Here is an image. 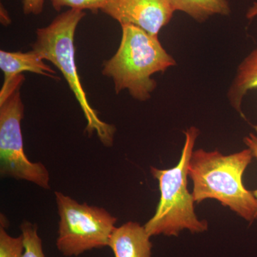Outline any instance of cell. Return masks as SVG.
<instances>
[{"instance_id":"cell-18","label":"cell","mask_w":257,"mask_h":257,"mask_svg":"<svg viewBox=\"0 0 257 257\" xmlns=\"http://www.w3.org/2000/svg\"><path fill=\"white\" fill-rule=\"evenodd\" d=\"M257 17V2L253 3V5L248 8L246 12V18L248 20H253Z\"/></svg>"},{"instance_id":"cell-4","label":"cell","mask_w":257,"mask_h":257,"mask_svg":"<svg viewBox=\"0 0 257 257\" xmlns=\"http://www.w3.org/2000/svg\"><path fill=\"white\" fill-rule=\"evenodd\" d=\"M199 135L195 126L184 132L185 143L182 156L173 168L160 170L150 167L152 175L158 180L161 194L155 214L145 225L151 237L161 234L177 236L184 229L199 233L208 229L207 221L198 219L194 212V198L187 188L189 161Z\"/></svg>"},{"instance_id":"cell-3","label":"cell","mask_w":257,"mask_h":257,"mask_svg":"<svg viewBox=\"0 0 257 257\" xmlns=\"http://www.w3.org/2000/svg\"><path fill=\"white\" fill-rule=\"evenodd\" d=\"M85 15L84 11L72 9L59 15L48 26L37 29L32 48L62 72L87 120L88 135L95 133L104 146L110 147L116 128L103 121L89 104L76 65L74 35Z\"/></svg>"},{"instance_id":"cell-8","label":"cell","mask_w":257,"mask_h":257,"mask_svg":"<svg viewBox=\"0 0 257 257\" xmlns=\"http://www.w3.org/2000/svg\"><path fill=\"white\" fill-rule=\"evenodd\" d=\"M150 238L145 226L128 221L115 228L108 246L115 257H152Z\"/></svg>"},{"instance_id":"cell-16","label":"cell","mask_w":257,"mask_h":257,"mask_svg":"<svg viewBox=\"0 0 257 257\" xmlns=\"http://www.w3.org/2000/svg\"><path fill=\"white\" fill-rule=\"evenodd\" d=\"M243 143L248 149L252 152L253 157L257 159V137L253 133H250L248 136L243 138ZM253 195L257 199V189L253 191Z\"/></svg>"},{"instance_id":"cell-11","label":"cell","mask_w":257,"mask_h":257,"mask_svg":"<svg viewBox=\"0 0 257 257\" xmlns=\"http://www.w3.org/2000/svg\"><path fill=\"white\" fill-rule=\"evenodd\" d=\"M175 12H182L198 23H204L215 15L228 16L231 8L228 0H170Z\"/></svg>"},{"instance_id":"cell-19","label":"cell","mask_w":257,"mask_h":257,"mask_svg":"<svg viewBox=\"0 0 257 257\" xmlns=\"http://www.w3.org/2000/svg\"><path fill=\"white\" fill-rule=\"evenodd\" d=\"M253 128H254L255 131L257 133V125H253Z\"/></svg>"},{"instance_id":"cell-5","label":"cell","mask_w":257,"mask_h":257,"mask_svg":"<svg viewBox=\"0 0 257 257\" xmlns=\"http://www.w3.org/2000/svg\"><path fill=\"white\" fill-rule=\"evenodd\" d=\"M58 208L57 247L64 256H77L94 248L108 246L117 219L104 208L79 204L55 192Z\"/></svg>"},{"instance_id":"cell-17","label":"cell","mask_w":257,"mask_h":257,"mask_svg":"<svg viewBox=\"0 0 257 257\" xmlns=\"http://www.w3.org/2000/svg\"><path fill=\"white\" fill-rule=\"evenodd\" d=\"M0 19H1V23L3 25H8L11 23V19H10L9 13L3 6V5H1V8H0Z\"/></svg>"},{"instance_id":"cell-15","label":"cell","mask_w":257,"mask_h":257,"mask_svg":"<svg viewBox=\"0 0 257 257\" xmlns=\"http://www.w3.org/2000/svg\"><path fill=\"white\" fill-rule=\"evenodd\" d=\"M45 0H23V11L25 15H40L43 11Z\"/></svg>"},{"instance_id":"cell-2","label":"cell","mask_w":257,"mask_h":257,"mask_svg":"<svg viewBox=\"0 0 257 257\" xmlns=\"http://www.w3.org/2000/svg\"><path fill=\"white\" fill-rule=\"evenodd\" d=\"M121 27L119 49L104 62L102 74L112 79L116 94L127 90L137 100H148L157 87L152 76L175 67L177 62L162 46L158 37L134 25Z\"/></svg>"},{"instance_id":"cell-12","label":"cell","mask_w":257,"mask_h":257,"mask_svg":"<svg viewBox=\"0 0 257 257\" xmlns=\"http://www.w3.org/2000/svg\"><path fill=\"white\" fill-rule=\"evenodd\" d=\"M24 238L25 251L23 257H46L36 224L25 221L20 226Z\"/></svg>"},{"instance_id":"cell-6","label":"cell","mask_w":257,"mask_h":257,"mask_svg":"<svg viewBox=\"0 0 257 257\" xmlns=\"http://www.w3.org/2000/svg\"><path fill=\"white\" fill-rule=\"evenodd\" d=\"M19 87L8 99L0 103V174L28 181L50 189V173L41 162H32L24 151L21 122L24 104Z\"/></svg>"},{"instance_id":"cell-1","label":"cell","mask_w":257,"mask_h":257,"mask_svg":"<svg viewBox=\"0 0 257 257\" xmlns=\"http://www.w3.org/2000/svg\"><path fill=\"white\" fill-rule=\"evenodd\" d=\"M253 158L248 148L229 155L202 149L193 152L188 175L194 183V202L216 199L248 222L256 220L257 199L253 192L245 188L242 181Z\"/></svg>"},{"instance_id":"cell-9","label":"cell","mask_w":257,"mask_h":257,"mask_svg":"<svg viewBox=\"0 0 257 257\" xmlns=\"http://www.w3.org/2000/svg\"><path fill=\"white\" fill-rule=\"evenodd\" d=\"M44 60L41 56L33 50L28 52L0 51V69L4 73V82L0 92L6 90L17 77L25 72L58 79L55 71L45 63Z\"/></svg>"},{"instance_id":"cell-7","label":"cell","mask_w":257,"mask_h":257,"mask_svg":"<svg viewBox=\"0 0 257 257\" xmlns=\"http://www.w3.org/2000/svg\"><path fill=\"white\" fill-rule=\"evenodd\" d=\"M101 12L121 25H134L158 37L175 10L170 0H109Z\"/></svg>"},{"instance_id":"cell-14","label":"cell","mask_w":257,"mask_h":257,"mask_svg":"<svg viewBox=\"0 0 257 257\" xmlns=\"http://www.w3.org/2000/svg\"><path fill=\"white\" fill-rule=\"evenodd\" d=\"M52 7L56 11H60L62 8H69L72 10H90L97 13L103 9L109 0H50Z\"/></svg>"},{"instance_id":"cell-13","label":"cell","mask_w":257,"mask_h":257,"mask_svg":"<svg viewBox=\"0 0 257 257\" xmlns=\"http://www.w3.org/2000/svg\"><path fill=\"white\" fill-rule=\"evenodd\" d=\"M25 251L23 234L17 237L10 236L5 226L0 228V257H23Z\"/></svg>"},{"instance_id":"cell-10","label":"cell","mask_w":257,"mask_h":257,"mask_svg":"<svg viewBox=\"0 0 257 257\" xmlns=\"http://www.w3.org/2000/svg\"><path fill=\"white\" fill-rule=\"evenodd\" d=\"M253 89H257V47L238 66L226 95L231 106L245 120L241 105L245 96Z\"/></svg>"}]
</instances>
